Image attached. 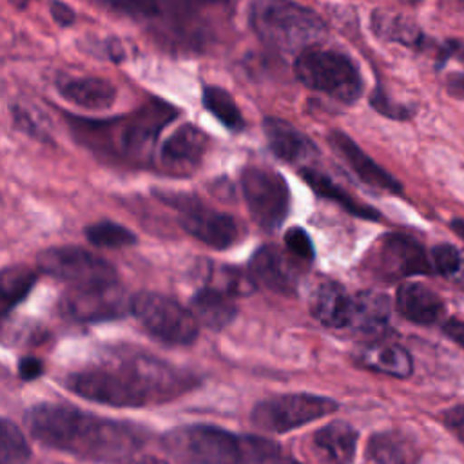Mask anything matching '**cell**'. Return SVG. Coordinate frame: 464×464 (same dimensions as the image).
I'll use <instances>...</instances> for the list:
<instances>
[{
  "instance_id": "83f0119b",
  "label": "cell",
  "mask_w": 464,
  "mask_h": 464,
  "mask_svg": "<svg viewBox=\"0 0 464 464\" xmlns=\"http://www.w3.org/2000/svg\"><path fill=\"white\" fill-rule=\"evenodd\" d=\"M301 178L314 188V192H317L319 196H323L326 199H332L334 203L343 207L346 212H350V214H353L357 218H362V219H372V221L381 218V214L373 207L357 201L350 192L343 190L326 174H323V172H319L315 169L304 167V169H301Z\"/></svg>"
},
{
  "instance_id": "bcb514c9",
  "label": "cell",
  "mask_w": 464,
  "mask_h": 464,
  "mask_svg": "<svg viewBox=\"0 0 464 464\" xmlns=\"http://www.w3.org/2000/svg\"><path fill=\"white\" fill-rule=\"evenodd\" d=\"M281 464H299V462H295V460H285V462H281Z\"/></svg>"
},
{
  "instance_id": "7c38bea8",
  "label": "cell",
  "mask_w": 464,
  "mask_h": 464,
  "mask_svg": "<svg viewBox=\"0 0 464 464\" xmlns=\"http://www.w3.org/2000/svg\"><path fill=\"white\" fill-rule=\"evenodd\" d=\"M132 299L127 297L118 281L71 286L62 301L60 310L67 319L78 323H98L116 319L130 310Z\"/></svg>"
},
{
  "instance_id": "ee69618b",
  "label": "cell",
  "mask_w": 464,
  "mask_h": 464,
  "mask_svg": "<svg viewBox=\"0 0 464 464\" xmlns=\"http://www.w3.org/2000/svg\"><path fill=\"white\" fill-rule=\"evenodd\" d=\"M450 227H451V230H453L455 234H459V236L464 239V219H453V221L450 223Z\"/></svg>"
},
{
  "instance_id": "d4e9b609",
  "label": "cell",
  "mask_w": 464,
  "mask_h": 464,
  "mask_svg": "<svg viewBox=\"0 0 464 464\" xmlns=\"http://www.w3.org/2000/svg\"><path fill=\"white\" fill-rule=\"evenodd\" d=\"M357 359L364 368L399 379L410 377L413 372V361L410 353L401 344L392 341H373L366 344L357 353Z\"/></svg>"
},
{
  "instance_id": "d6a6232c",
  "label": "cell",
  "mask_w": 464,
  "mask_h": 464,
  "mask_svg": "<svg viewBox=\"0 0 464 464\" xmlns=\"http://www.w3.org/2000/svg\"><path fill=\"white\" fill-rule=\"evenodd\" d=\"M31 450L24 433L7 419L0 430V464H27Z\"/></svg>"
},
{
  "instance_id": "4dcf8cb0",
  "label": "cell",
  "mask_w": 464,
  "mask_h": 464,
  "mask_svg": "<svg viewBox=\"0 0 464 464\" xmlns=\"http://www.w3.org/2000/svg\"><path fill=\"white\" fill-rule=\"evenodd\" d=\"M89 243L102 248H121L136 243V234L127 227L114 221H100L85 227L83 230Z\"/></svg>"
},
{
  "instance_id": "f6af8a7d",
  "label": "cell",
  "mask_w": 464,
  "mask_h": 464,
  "mask_svg": "<svg viewBox=\"0 0 464 464\" xmlns=\"http://www.w3.org/2000/svg\"><path fill=\"white\" fill-rule=\"evenodd\" d=\"M29 2H31V0H9V4H11L13 7H16V9H25V7L29 5Z\"/></svg>"
},
{
  "instance_id": "60d3db41",
  "label": "cell",
  "mask_w": 464,
  "mask_h": 464,
  "mask_svg": "<svg viewBox=\"0 0 464 464\" xmlns=\"http://www.w3.org/2000/svg\"><path fill=\"white\" fill-rule=\"evenodd\" d=\"M446 91L457 100H464V72H451L446 78Z\"/></svg>"
},
{
  "instance_id": "f1b7e54d",
  "label": "cell",
  "mask_w": 464,
  "mask_h": 464,
  "mask_svg": "<svg viewBox=\"0 0 464 464\" xmlns=\"http://www.w3.org/2000/svg\"><path fill=\"white\" fill-rule=\"evenodd\" d=\"M201 103L230 132H241L245 129V120L236 100L223 87L205 85Z\"/></svg>"
},
{
  "instance_id": "1f68e13d",
  "label": "cell",
  "mask_w": 464,
  "mask_h": 464,
  "mask_svg": "<svg viewBox=\"0 0 464 464\" xmlns=\"http://www.w3.org/2000/svg\"><path fill=\"white\" fill-rule=\"evenodd\" d=\"M9 111H11L13 123L20 132H25L38 141L51 140L47 118H44L45 114H42L38 109H34L33 105L22 103V102H11Z\"/></svg>"
},
{
  "instance_id": "6da1fadb",
  "label": "cell",
  "mask_w": 464,
  "mask_h": 464,
  "mask_svg": "<svg viewBox=\"0 0 464 464\" xmlns=\"http://www.w3.org/2000/svg\"><path fill=\"white\" fill-rule=\"evenodd\" d=\"M31 435L42 444L91 460H125L143 444L140 430L102 419L69 404L42 402L25 415Z\"/></svg>"
},
{
  "instance_id": "8fae6325",
  "label": "cell",
  "mask_w": 464,
  "mask_h": 464,
  "mask_svg": "<svg viewBox=\"0 0 464 464\" xmlns=\"http://www.w3.org/2000/svg\"><path fill=\"white\" fill-rule=\"evenodd\" d=\"M38 266L71 286L118 281L116 268L107 259L74 245L51 246L40 252Z\"/></svg>"
},
{
  "instance_id": "44dd1931",
  "label": "cell",
  "mask_w": 464,
  "mask_h": 464,
  "mask_svg": "<svg viewBox=\"0 0 464 464\" xmlns=\"http://www.w3.org/2000/svg\"><path fill=\"white\" fill-rule=\"evenodd\" d=\"M370 25L373 34L384 42L401 44L415 51H428L430 47H437V45H430L431 40L420 31V27L401 13L375 9L372 13Z\"/></svg>"
},
{
  "instance_id": "f35d334b",
  "label": "cell",
  "mask_w": 464,
  "mask_h": 464,
  "mask_svg": "<svg viewBox=\"0 0 464 464\" xmlns=\"http://www.w3.org/2000/svg\"><path fill=\"white\" fill-rule=\"evenodd\" d=\"M42 372H44V364H42V361L36 359V357L27 355V357H24V359L18 362V373H20V377H22L24 381H33V379L40 377Z\"/></svg>"
},
{
  "instance_id": "484cf974",
  "label": "cell",
  "mask_w": 464,
  "mask_h": 464,
  "mask_svg": "<svg viewBox=\"0 0 464 464\" xmlns=\"http://www.w3.org/2000/svg\"><path fill=\"white\" fill-rule=\"evenodd\" d=\"M366 455L373 464H417L420 451L410 435L388 430L372 435Z\"/></svg>"
},
{
  "instance_id": "4fadbf2b",
  "label": "cell",
  "mask_w": 464,
  "mask_h": 464,
  "mask_svg": "<svg viewBox=\"0 0 464 464\" xmlns=\"http://www.w3.org/2000/svg\"><path fill=\"white\" fill-rule=\"evenodd\" d=\"M372 270L384 281H397L410 276L433 272L430 254L424 246L404 234H386L372 254Z\"/></svg>"
},
{
  "instance_id": "ba28073f",
  "label": "cell",
  "mask_w": 464,
  "mask_h": 464,
  "mask_svg": "<svg viewBox=\"0 0 464 464\" xmlns=\"http://www.w3.org/2000/svg\"><path fill=\"white\" fill-rule=\"evenodd\" d=\"M130 312L158 341L185 346L198 337V319L176 299L158 292H140L132 297Z\"/></svg>"
},
{
  "instance_id": "7402d4cb",
  "label": "cell",
  "mask_w": 464,
  "mask_h": 464,
  "mask_svg": "<svg viewBox=\"0 0 464 464\" xmlns=\"http://www.w3.org/2000/svg\"><path fill=\"white\" fill-rule=\"evenodd\" d=\"M357 430L352 424L334 420L314 433L312 444L326 464H350L357 450Z\"/></svg>"
},
{
  "instance_id": "2e32d148",
  "label": "cell",
  "mask_w": 464,
  "mask_h": 464,
  "mask_svg": "<svg viewBox=\"0 0 464 464\" xmlns=\"http://www.w3.org/2000/svg\"><path fill=\"white\" fill-rule=\"evenodd\" d=\"M328 143L362 183L392 194L402 192V185L399 183V179H395L388 170L375 163L348 134L341 130H330Z\"/></svg>"
},
{
  "instance_id": "e0dca14e",
  "label": "cell",
  "mask_w": 464,
  "mask_h": 464,
  "mask_svg": "<svg viewBox=\"0 0 464 464\" xmlns=\"http://www.w3.org/2000/svg\"><path fill=\"white\" fill-rule=\"evenodd\" d=\"M248 272L254 279L263 283L266 288L290 295L297 288L299 270L290 261L286 254H283L277 246L266 245L256 250L250 259Z\"/></svg>"
},
{
  "instance_id": "74e56055",
  "label": "cell",
  "mask_w": 464,
  "mask_h": 464,
  "mask_svg": "<svg viewBox=\"0 0 464 464\" xmlns=\"http://www.w3.org/2000/svg\"><path fill=\"white\" fill-rule=\"evenodd\" d=\"M49 11H51V16L53 20L62 25V27H69L74 24L76 20V13L72 11L71 5H67L65 2L62 0H51L49 2Z\"/></svg>"
},
{
  "instance_id": "e575fe53",
  "label": "cell",
  "mask_w": 464,
  "mask_h": 464,
  "mask_svg": "<svg viewBox=\"0 0 464 464\" xmlns=\"http://www.w3.org/2000/svg\"><path fill=\"white\" fill-rule=\"evenodd\" d=\"M370 105L382 116L393 118V120H408L411 116V109L395 103L393 100L388 98V94L382 91V87H375L373 92L370 94Z\"/></svg>"
},
{
  "instance_id": "ffe728a7",
  "label": "cell",
  "mask_w": 464,
  "mask_h": 464,
  "mask_svg": "<svg viewBox=\"0 0 464 464\" xmlns=\"http://www.w3.org/2000/svg\"><path fill=\"white\" fill-rule=\"evenodd\" d=\"M56 89L63 100L87 111H105L112 107L118 92L112 82L100 76L65 78L58 82Z\"/></svg>"
},
{
  "instance_id": "52a82bcc",
  "label": "cell",
  "mask_w": 464,
  "mask_h": 464,
  "mask_svg": "<svg viewBox=\"0 0 464 464\" xmlns=\"http://www.w3.org/2000/svg\"><path fill=\"white\" fill-rule=\"evenodd\" d=\"M294 74L304 87L353 103L362 94V76L357 63L343 51L312 45L297 54Z\"/></svg>"
},
{
  "instance_id": "d6986e66",
  "label": "cell",
  "mask_w": 464,
  "mask_h": 464,
  "mask_svg": "<svg viewBox=\"0 0 464 464\" xmlns=\"http://www.w3.org/2000/svg\"><path fill=\"white\" fill-rule=\"evenodd\" d=\"M263 130L270 150L283 161H304L317 152L314 141L306 134L281 118L266 116L263 120Z\"/></svg>"
},
{
  "instance_id": "3957f363",
  "label": "cell",
  "mask_w": 464,
  "mask_h": 464,
  "mask_svg": "<svg viewBox=\"0 0 464 464\" xmlns=\"http://www.w3.org/2000/svg\"><path fill=\"white\" fill-rule=\"evenodd\" d=\"M105 7L160 27L172 45L201 49L218 24L230 16L236 0H102Z\"/></svg>"
},
{
  "instance_id": "9a60e30c",
  "label": "cell",
  "mask_w": 464,
  "mask_h": 464,
  "mask_svg": "<svg viewBox=\"0 0 464 464\" xmlns=\"http://www.w3.org/2000/svg\"><path fill=\"white\" fill-rule=\"evenodd\" d=\"M208 149V136L192 123L179 125L160 147L158 167L172 176H187L198 169Z\"/></svg>"
},
{
  "instance_id": "8992f818",
  "label": "cell",
  "mask_w": 464,
  "mask_h": 464,
  "mask_svg": "<svg viewBox=\"0 0 464 464\" xmlns=\"http://www.w3.org/2000/svg\"><path fill=\"white\" fill-rule=\"evenodd\" d=\"M248 24L254 34L281 53H303L326 36L323 18L294 0H252Z\"/></svg>"
},
{
  "instance_id": "5bb4252c",
  "label": "cell",
  "mask_w": 464,
  "mask_h": 464,
  "mask_svg": "<svg viewBox=\"0 0 464 464\" xmlns=\"http://www.w3.org/2000/svg\"><path fill=\"white\" fill-rule=\"evenodd\" d=\"M170 205L178 208V219L183 230H187L201 243L208 245L210 248H228L241 236L239 223L232 216L208 208L201 205L196 198L178 196L170 199Z\"/></svg>"
},
{
  "instance_id": "277c9868",
  "label": "cell",
  "mask_w": 464,
  "mask_h": 464,
  "mask_svg": "<svg viewBox=\"0 0 464 464\" xmlns=\"http://www.w3.org/2000/svg\"><path fill=\"white\" fill-rule=\"evenodd\" d=\"M163 448L179 464H279V448L272 442L208 424L167 431Z\"/></svg>"
},
{
  "instance_id": "ac0fdd59",
  "label": "cell",
  "mask_w": 464,
  "mask_h": 464,
  "mask_svg": "<svg viewBox=\"0 0 464 464\" xmlns=\"http://www.w3.org/2000/svg\"><path fill=\"white\" fill-rule=\"evenodd\" d=\"M395 304L399 314L415 324H433L444 315V301L422 283H402L397 288Z\"/></svg>"
},
{
  "instance_id": "f546056e",
  "label": "cell",
  "mask_w": 464,
  "mask_h": 464,
  "mask_svg": "<svg viewBox=\"0 0 464 464\" xmlns=\"http://www.w3.org/2000/svg\"><path fill=\"white\" fill-rule=\"evenodd\" d=\"M36 274L25 266H7L2 270V314L7 315L33 288Z\"/></svg>"
},
{
  "instance_id": "603a6c76",
  "label": "cell",
  "mask_w": 464,
  "mask_h": 464,
  "mask_svg": "<svg viewBox=\"0 0 464 464\" xmlns=\"http://www.w3.org/2000/svg\"><path fill=\"white\" fill-rule=\"evenodd\" d=\"M352 301L346 290L334 281L323 283L312 294L310 308L314 317L330 328H344L350 324Z\"/></svg>"
},
{
  "instance_id": "7dc6e473",
  "label": "cell",
  "mask_w": 464,
  "mask_h": 464,
  "mask_svg": "<svg viewBox=\"0 0 464 464\" xmlns=\"http://www.w3.org/2000/svg\"><path fill=\"white\" fill-rule=\"evenodd\" d=\"M402 2H410V4H415V2H420V0H402Z\"/></svg>"
},
{
  "instance_id": "30bf717a",
  "label": "cell",
  "mask_w": 464,
  "mask_h": 464,
  "mask_svg": "<svg viewBox=\"0 0 464 464\" xmlns=\"http://www.w3.org/2000/svg\"><path fill=\"white\" fill-rule=\"evenodd\" d=\"M337 410L330 397L314 393H286L261 401L252 410V422L274 433H285L297 426L314 422Z\"/></svg>"
},
{
  "instance_id": "7a4b0ae2",
  "label": "cell",
  "mask_w": 464,
  "mask_h": 464,
  "mask_svg": "<svg viewBox=\"0 0 464 464\" xmlns=\"http://www.w3.org/2000/svg\"><path fill=\"white\" fill-rule=\"evenodd\" d=\"M174 368L149 357H136L125 366H100L71 373L65 386L89 401L116 408L143 406L150 399L172 397L187 386Z\"/></svg>"
},
{
  "instance_id": "9c48e42d",
  "label": "cell",
  "mask_w": 464,
  "mask_h": 464,
  "mask_svg": "<svg viewBox=\"0 0 464 464\" xmlns=\"http://www.w3.org/2000/svg\"><path fill=\"white\" fill-rule=\"evenodd\" d=\"M239 181L252 219L268 232L279 228L290 207L285 178L266 167H246Z\"/></svg>"
},
{
  "instance_id": "ab89813d",
  "label": "cell",
  "mask_w": 464,
  "mask_h": 464,
  "mask_svg": "<svg viewBox=\"0 0 464 464\" xmlns=\"http://www.w3.org/2000/svg\"><path fill=\"white\" fill-rule=\"evenodd\" d=\"M442 330H444V334L450 339H453L457 344H460L464 348V321H460V319H448L442 324Z\"/></svg>"
},
{
  "instance_id": "7bdbcfd3",
  "label": "cell",
  "mask_w": 464,
  "mask_h": 464,
  "mask_svg": "<svg viewBox=\"0 0 464 464\" xmlns=\"http://www.w3.org/2000/svg\"><path fill=\"white\" fill-rule=\"evenodd\" d=\"M120 464H167V462L154 459V457H129V459L121 460Z\"/></svg>"
},
{
  "instance_id": "8d00e7d4",
  "label": "cell",
  "mask_w": 464,
  "mask_h": 464,
  "mask_svg": "<svg viewBox=\"0 0 464 464\" xmlns=\"http://www.w3.org/2000/svg\"><path fill=\"white\" fill-rule=\"evenodd\" d=\"M446 428L464 444V406H453L442 413Z\"/></svg>"
},
{
  "instance_id": "d590c367",
  "label": "cell",
  "mask_w": 464,
  "mask_h": 464,
  "mask_svg": "<svg viewBox=\"0 0 464 464\" xmlns=\"http://www.w3.org/2000/svg\"><path fill=\"white\" fill-rule=\"evenodd\" d=\"M285 245L292 256L299 259H312L314 257V245L310 236L301 227H290L285 232Z\"/></svg>"
},
{
  "instance_id": "5b68a950",
  "label": "cell",
  "mask_w": 464,
  "mask_h": 464,
  "mask_svg": "<svg viewBox=\"0 0 464 464\" xmlns=\"http://www.w3.org/2000/svg\"><path fill=\"white\" fill-rule=\"evenodd\" d=\"M178 114L170 103L152 100L140 109L111 120H85L67 116V121L91 147L109 149L118 156L141 161L147 160L161 129Z\"/></svg>"
},
{
  "instance_id": "836d02e7",
  "label": "cell",
  "mask_w": 464,
  "mask_h": 464,
  "mask_svg": "<svg viewBox=\"0 0 464 464\" xmlns=\"http://www.w3.org/2000/svg\"><path fill=\"white\" fill-rule=\"evenodd\" d=\"M433 272L460 281L464 279V252H460L457 246L442 243L431 248L430 252Z\"/></svg>"
},
{
  "instance_id": "b9f144b4",
  "label": "cell",
  "mask_w": 464,
  "mask_h": 464,
  "mask_svg": "<svg viewBox=\"0 0 464 464\" xmlns=\"http://www.w3.org/2000/svg\"><path fill=\"white\" fill-rule=\"evenodd\" d=\"M105 51L112 62H121L125 58V49L118 40H109Z\"/></svg>"
},
{
  "instance_id": "4316f807",
  "label": "cell",
  "mask_w": 464,
  "mask_h": 464,
  "mask_svg": "<svg viewBox=\"0 0 464 464\" xmlns=\"http://www.w3.org/2000/svg\"><path fill=\"white\" fill-rule=\"evenodd\" d=\"M390 321V301L384 294L366 290L359 292L352 301L350 328L364 335H379Z\"/></svg>"
},
{
  "instance_id": "cb8c5ba5",
  "label": "cell",
  "mask_w": 464,
  "mask_h": 464,
  "mask_svg": "<svg viewBox=\"0 0 464 464\" xmlns=\"http://www.w3.org/2000/svg\"><path fill=\"white\" fill-rule=\"evenodd\" d=\"M190 312L199 324L219 330L232 323L236 317L234 295L214 285L198 290L190 301Z\"/></svg>"
}]
</instances>
